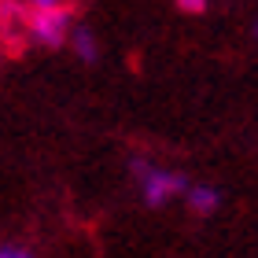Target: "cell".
<instances>
[{
	"label": "cell",
	"instance_id": "1",
	"mask_svg": "<svg viewBox=\"0 0 258 258\" xmlns=\"http://www.w3.org/2000/svg\"><path fill=\"white\" fill-rule=\"evenodd\" d=\"M26 30L44 48H59L70 33H74V15H70L63 4L59 8H37V11L26 15Z\"/></svg>",
	"mask_w": 258,
	"mask_h": 258
},
{
	"label": "cell",
	"instance_id": "2",
	"mask_svg": "<svg viewBox=\"0 0 258 258\" xmlns=\"http://www.w3.org/2000/svg\"><path fill=\"white\" fill-rule=\"evenodd\" d=\"M133 170L140 173V184H144V199H148V207H162L170 196L188 192V181H184L181 173L155 170V166H148V162H140V159H133Z\"/></svg>",
	"mask_w": 258,
	"mask_h": 258
},
{
	"label": "cell",
	"instance_id": "3",
	"mask_svg": "<svg viewBox=\"0 0 258 258\" xmlns=\"http://www.w3.org/2000/svg\"><path fill=\"white\" fill-rule=\"evenodd\" d=\"M188 207L196 210V214H214L218 203H221V192L214 188V184H188Z\"/></svg>",
	"mask_w": 258,
	"mask_h": 258
},
{
	"label": "cell",
	"instance_id": "4",
	"mask_svg": "<svg viewBox=\"0 0 258 258\" xmlns=\"http://www.w3.org/2000/svg\"><path fill=\"white\" fill-rule=\"evenodd\" d=\"M74 48H78V55H81L85 63L96 59V37H92L89 26H74Z\"/></svg>",
	"mask_w": 258,
	"mask_h": 258
},
{
	"label": "cell",
	"instance_id": "5",
	"mask_svg": "<svg viewBox=\"0 0 258 258\" xmlns=\"http://www.w3.org/2000/svg\"><path fill=\"white\" fill-rule=\"evenodd\" d=\"M177 8L184 11V15H203V11H207V0H177Z\"/></svg>",
	"mask_w": 258,
	"mask_h": 258
},
{
	"label": "cell",
	"instance_id": "6",
	"mask_svg": "<svg viewBox=\"0 0 258 258\" xmlns=\"http://www.w3.org/2000/svg\"><path fill=\"white\" fill-rule=\"evenodd\" d=\"M0 258H33V254L22 247H0Z\"/></svg>",
	"mask_w": 258,
	"mask_h": 258
},
{
	"label": "cell",
	"instance_id": "7",
	"mask_svg": "<svg viewBox=\"0 0 258 258\" xmlns=\"http://www.w3.org/2000/svg\"><path fill=\"white\" fill-rule=\"evenodd\" d=\"M26 4H33V11H37V8H59V0H26Z\"/></svg>",
	"mask_w": 258,
	"mask_h": 258
},
{
	"label": "cell",
	"instance_id": "8",
	"mask_svg": "<svg viewBox=\"0 0 258 258\" xmlns=\"http://www.w3.org/2000/svg\"><path fill=\"white\" fill-rule=\"evenodd\" d=\"M254 37H258V26H254Z\"/></svg>",
	"mask_w": 258,
	"mask_h": 258
}]
</instances>
